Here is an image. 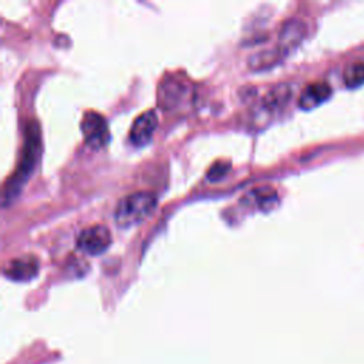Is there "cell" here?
Segmentation results:
<instances>
[{"instance_id":"obj_2","label":"cell","mask_w":364,"mask_h":364,"mask_svg":"<svg viewBox=\"0 0 364 364\" xmlns=\"http://www.w3.org/2000/svg\"><path fill=\"white\" fill-rule=\"evenodd\" d=\"M158 198L152 192L139 191L124 196L114 212V219L118 228L128 229L145 220L156 208Z\"/></svg>"},{"instance_id":"obj_9","label":"cell","mask_w":364,"mask_h":364,"mask_svg":"<svg viewBox=\"0 0 364 364\" xmlns=\"http://www.w3.org/2000/svg\"><path fill=\"white\" fill-rule=\"evenodd\" d=\"M183 95V85L176 80H166L161 84L158 100L164 108H171L178 104Z\"/></svg>"},{"instance_id":"obj_8","label":"cell","mask_w":364,"mask_h":364,"mask_svg":"<svg viewBox=\"0 0 364 364\" xmlns=\"http://www.w3.org/2000/svg\"><path fill=\"white\" fill-rule=\"evenodd\" d=\"M331 87L326 81H314L309 84L299 97V107L301 109H313L331 97Z\"/></svg>"},{"instance_id":"obj_10","label":"cell","mask_w":364,"mask_h":364,"mask_svg":"<svg viewBox=\"0 0 364 364\" xmlns=\"http://www.w3.org/2000/svg\"><path fill=\"white\" fill-rule=\"evenodd\" d=\"M280 58H283V55L280 54V51L277 48L266 50V51H262L259 54H255L249 60V65L253 67V70H264L267 67L274 65Z\"/></svg>"},{"instance_id":"obj_1","label":"cell","mask_w":364,"mask_h":364,"mask_svg":"<svg viewBox=\"0 0 364 364\" xmlns=\"http://www.w3.org/2000/svg\"><path fill=\"white\" fill-rule=\"evenodd\" d=\"M26 139H24V149L23 156L20 159L18 166L16 168V172L7 179V183L4 185L3 191V206H7L21 191L30 175L33 173V169L37 164L38 155H40V129L36 121H31L26 127Z\"/></svg>"},{"instance_id":"obj_6","label":"cell","mask_w":364,"mask_h":364,"mask_svg":"<svg viewBox=\"0 0 364 364\" xmlns=\"http://www.w3.org/2000/svg\"><path fill=\"white\" fill-rule=\"evenodd\" d=\"M306 33H307V27L301 20H296V18L287 20L282 26V30L279 34L277 50L280 51V54L284 57L287 53L294 50L301 43Z\"/></svg>"},{"instance_id":"obj_4","label":"cell","mask_w":364,"mask_h":364,"mask_svg":"<svg viewBox=\"0 0 364 364\" xmlns=\"http://www.w3.org/2000/svg\"><path fill=\"white\" fill-rule=\"evenodd\" d=\"M111 233L102 225H92L82 229L77 236V247L87 255H101L111 246Z\"/></svg>"},{"instance_id":"obj_11","label":"cell","mask_w":364,"mask_h":364,"mask_svg":"<svg viewBox=\"0 0 364 364\" xmlns=\"http://www.w3.org/2000/svg\"><path fill=\"white\" fill-rule=\"evenodd\" d=\"M344 82L348 88H357L364 84V63L355 61L344 70Z\"/></svg>"},{"instance_id":"obj_7","label":"cell","mask_w":364,"mask_h":364,"mask_svg":"<svg viewBox=\"0 0 364 364\" xmlns=\"http://www.w3.org/2000/svg\"><path fill=\"white\" fill-rule=\"evenodd\" d=\"M40 269L37 257L31 255L20 256L9 262L4 267V274L14 282H28L37 276Z\"/></svg>"},{"instance_id":"obj_12","label":"cell","mask_w":364,"mask_h":364,"mask_svg":"<svg viewBox=\"0 0 364 364\" xmlns=\"http://www.w3.org/2000/svg\"><path fill=\"white\" fill-rule=\"evenodd\" d=\"M250 195L255 198L256 200V205L262 209V210H269L274 206L276 203V199H277V195H276V191L272 189V188H257L255 191L250 192Z\"/></svg>"},{"instance_id":"obj_3","label":"cell","mask_w":364,"mask_h":364,"mask_svg":"<svg viewBox=\"0 0 364 364\" xmlns=\"http://www.w3.org/2000/svg\"><path fill=\"white\" fill-rule=\"evenodd\" d=\"M81 132L84 142L94 151L101 149L109 138L105 118L95 111H87L84 114L81 119Z\"/></svg>"},{"instance_id":"obj_13","label":"cell","mask_w":364,"mask_h":364,"mask_svg":"<svg viewBox=\"0 0 364 364\" xmlns=\"http://www.w3.org/2000/svg\"><path fill=\"white\" fill-rule=\"evenodd\" d=\"M229 169H230V162H228V161H216L209 168V171L206 173V179L209 182H218V181L223 179L228 175Z\"/></svg>"},{"instance_id":"obj_5","label":"cell","mask_w":364,"mask_h":364,"mask_svg":"<svg viewBox=\"0 0 364 364\" xmlns=\"http://www.w3.org/2000/svg\"><path fill=\"white\" fill-rule=\"evenodd\" d=\"M156 127H158V115L155 114V111L149 109V111L142 112L132 122V127H131L129 135H128L129 142L136 148L146 145L152 139V135H154Z\"/></svg>"}]
</instances>
